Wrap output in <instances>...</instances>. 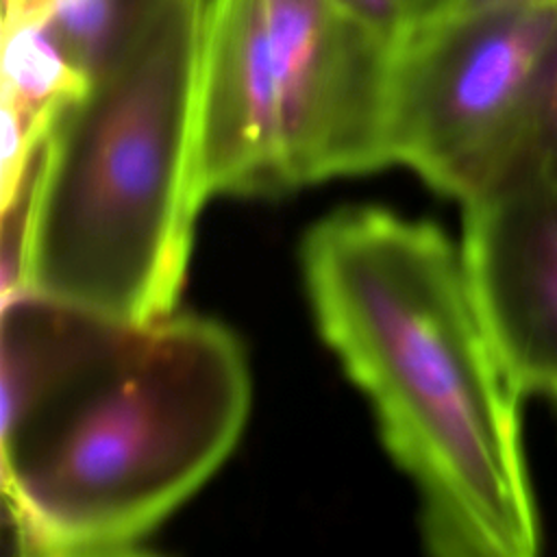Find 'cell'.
Here are the masks:
<instances>
[{"instance_id": "cell-11", "label": "cell", "mask_w": 557, "mask_h": 557, "mask_svg": "<svg viewBox=\"0 0 557 557\" xmlns=\"http://www.w3.org/2000/svg\"><path fill=\"white\" fill-rule=\"evenodd\" d=\"M557 0H446L431 15H455V13H472L485 9H505V7H531V4H550ZM426 15V17H431Z\"/></svg>"}, {"instance_id": "cell-4", "label": "cell", "mask_w": 557, "mask_h": 557, "mask_svg": "<svg viewBox=\"0 0 557 557\" xmlns=\"http://www.w3.org/2000/svg\"><path fill=\"white\" fill-rule=\"evenodd\" d=\"M392 48L337 0H209L196 111L202 200L389 165Z\"/></svg>"}, {"instance_id": "cell-8", "label": "cell", "mask_w": 557, "mask_h": 557, "mask_svg": "<svg viewBox=\"0 0 557 557\" xmlns=\"http://www.w3.org/2000/svg\"><path fill=\"white\" fill-rule=\"evenodd\" d=\"M165 0H4V17L41 20L89 78L104 74L146 30Z\"/></svg>"}, {"instance_id": "cell-1", "label": "cell", "mask_w": 557, "mask_h": 557, "mask_svg": "<svg viewBox=\"0 0 557 557\" xmlns=\"http://www.w3.org/2000/svg\"><path fill=\"white\" fill-rule=\"evenodd\" d=\"M315 326L366 394L440 557H533L540 518L513 385L461 246L433 222L346 207L300 246Z\"/></svg>"}, {"instance_id": "cell-3", "label": "cell", "mask_w": 557, "mask_h": 557, "mask_svg": "<svg viewBox=\"0 0 557 557\" xmlns=\"http://www.w3.org/2000/svg\"><path fill=\"white\" fill-rule=\"evenodd\" d=\"M205 9L165 0L54 124L24 226L22 289L124 324L174 313L205 205L196 148Z\"/></svg>"}, {"instance_id": "cell-6", "label": "cell", "mask_w": 557, "mask_h": 557, "mask_svg": "<svg viewBox=\"0 0 557 557\" xmlns=\"http://www.w3.org/2000/svg\"><path fill=\"white\" fill-rule=\"evenodd\" d=\"M468 278L520 394L557 396V185L505 181L463 202Z\"/></svg>"}, {"instance_id": "cell-2", "label": "cell", "mask_w": 557, "mask_h": 557, "mask_svg": "<svg viewBox=\"0 0 557 557\" xmlns=\"http://www.w3.org/2000/svg\"><path fill=\"white\" fill-rule=\"evenodd\" d=\"M250 389L239 337L213 318L111 322L2 418V494L17 550L139 553L226 461Z\"/></svg>"}, {"instance_id": "cell-12", "label": "cell", "mask_w": 557, "mask_h": 557, "mask_svg": "<svg viewBox=\"0 0 557 557\" xmlns=\"http://www.w3.org/2000/svg\"><path fill=\"white\" fill-rule=\"evenodd\" d=\"M444 2H446V0H405V7H407V13H409V20H411V24H413V22H418V20H422V17H426V15H431V13H435ZM411 24H409V26H411Z\"/></svg>"}, {"instance_id": "cell-9", "label": "cell", "mask_w": 557, "mask_h": 557, "mask_svg": "<svg viewBox=\"0 0 557 557\" xmlns=\"http://www.w3.org/2000/svg\"><path fill=\"white\" fill-rule=\"evenodd\" d=\"M516 178L557 185V20L531 70L500 183Z\"/></svg>"}, {"instance_id": "cell-13", "label": "cell", "mask_w": 557, "mask_h": 557, "mask_svg": "<svg viewBox=\"0 0 557 557\" xmlns=\"http://www.w3.org/2000/svg\"><path fill=\"white\" fill-rule=\"evenodd\" d=\"M555 403H557V396H555Z\"/></svg>"}, {"instance_id": "cell-7", "label": "cell", "mask_w": 557, "mask_h": 557, "mask_svg": "<svg viewBox=\"0 0 557 557\" xmlns=\"http://www.w3.org/2000/svg\"><path fill=\"white\" fill-rule=\"evenodd\" d=\"M89 78L37 17L11 15L2 28V205L39 161L59 117L85 96Z\"/></svg>"}, {"instance_id": "cell-10", "label": "cell", "mask_w": 557, "mask_h": 557, "mask_svg": "<svg viewBox=\"0 0 557 557\" xmlns=\"http://www.w3.org/2000/svg\"><path fill=\"white\" fill-rule=\"evenodd\" d=\"M348 13L383 35L392 46L409 28L411 20L405 0H337Z\"/></svg>"}, {"instance_id": "cell-5", "label": "cell", "mask_w": 557, "mask_h": 557, "mask_svg": "<svg viewBox=\"0 0 557 557\" xmlns=\"http://www.w3.org/2000/svg\"><path fill=\"white\" fill-rule=\"evenodd\" d=\"M557 20V2L431 15L392 48V163L461 205L496 187L509 165L520 102Z\"/></svg>"}]
</instances>
